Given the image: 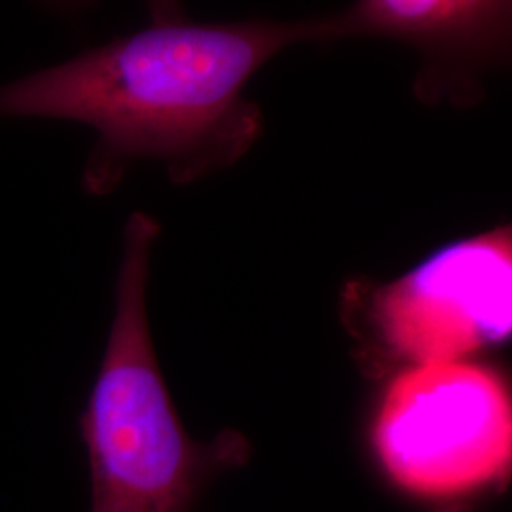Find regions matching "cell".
Listing matches in <instances>:
<instances>
[{"label":"cell","mask_w":512,"mask_h":512,"mask_svg":"<svg viewBox=\"0 0 512 512\" xmlns=\"http://www.w3.org/2000/svg\"><path fill=\"white\" fill-rule=\"evenodd\" d=\"M378 344L410 365L459 361L503 344L512 329V232L459 239L378 289L370 302Z\"/></svg>","instance_id":"4"},{"label":"cell","mask_w":512,"mask_h":512,"mask_svg":"<svg viewBox=\"0 0 512 512\" xmlns=\"http://www.w3.org/2000/svg\"><path fill=\"white\" fill-rule=\"evenodd\" d=\"M158 234L160 224L143 211L124 228L109 340L80 416L90 512H192L220 473L249 456L247 440L236 433L192 439L169 395L147 310Z\"/></svg>","instance_id":"2"},{"label":"cell","mask_w":512,"mask_h":512,"mask_svg":"<svg viewBox=\"0 0 512 512\" xmlns=\"http://www.w3.org/2000/svg\"><path fill=\"white\" fill-rule=\"evenodd\" d=\"M44 8L61 14H78L92 6L95 0H37ZM152 23L183 21V0H147Z\"/></svg>","instance_id":"6"},{"label":"cell","mask_w":512,"mask_h":512,"mask_svg":"<svg viewBox=\"0 0 512 512\" xmlns=\"http://www.w3.org/2000/svg\"><path fill=\"white\" fill-rule=\"evenodd\" d=\"M355 37L393 38L420 55L423 103L471 107L511 59L512 0H355L317 18V42Z\"/></svg>","instance_id":"5"},{"label":"cell","mask_w":512,"mask_h":512,"mask_svg":"<svg viewBox=\"0 0 512 512\" xmlns=\"http://www.w3.org/2000/svg\"><path fill=\"white\" fill-rule=\"evenodd\" d=\"M317 42V18L152 23L0 86V118L78 122L97 133L82 173L105 196L137 162L173 183L236 164L264 131L247 86L272 57Z\"/></svg>","instance_id":"1"},{"label":"cell","mask_w":512,"mask_h":512,"mask_svg":"<svg viewBox=\"0 0 512 512\" xmlns=\"http://www.w3.org/2000/svg\"><path fill=\"white\" fill-rule=\"evenodd\" d=\"M370 440L403 494L437 505L471 499L511 471L509 385L463 359L410 366L387 385Z\"/></svg>","instance_id":"3"}]
</instances>
